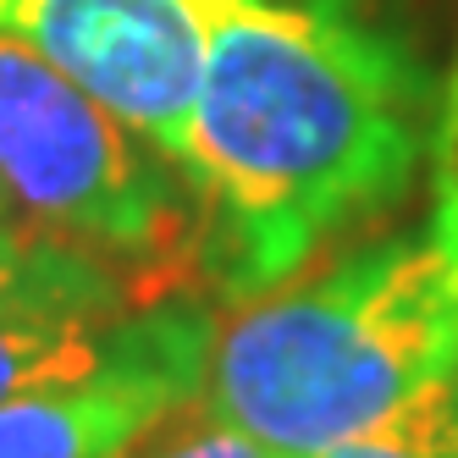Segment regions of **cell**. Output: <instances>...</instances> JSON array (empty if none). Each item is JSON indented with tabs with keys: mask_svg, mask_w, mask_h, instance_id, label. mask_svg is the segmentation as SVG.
<instances>
[{
	"mask_svg": "<svg viewBox=\"0 0 458 458\" xmlns=\"http://www.w3.org/2000/svg\"><path fill=\"white\" fill-rule=\"evenodd\" d=\"M453 376L458 276L431 233H392L216 326L199 409L271 458H315Z\"/></svg>",
	"mask_w": 458,
	"mask_h": 458,
	"instance_id": "7a4b0ae2",
	"label": "cell"
},
{
	"mask_svg": "<svg viewBox=\"0 0 458 458\" xmlns=\"http://www.w3.org/2000/svg\"><path fill=\"white\" fill-rule=\"evenodd\" d=\"M437 249L458 276V67L447 78V94L437 106V133H431V226Z\"/></svg>",
	"mask_w": 458,
	"mask_h": 458,
	"instance_id": "9c48e42d",
	"label": "cell"
},
{
	"mask_svg": "<svg viewBox=\"0 0 458 458\" xmlns=\"http://www.w3.org/2000/svg\"><path fill=\"white\" fill-rule=\"evenodd\" d=\"M133 458H271L259 442H249L243 431H233V425H221L199 409V398H193L188 409H177L160 431H149L139 442Z\"/></svg>",
	"mask_w": 458,
	"mask_h": 458,
	"instance_id": "30bf717a",
	"label": "cell"
},
{
	"mask_svg": "<svg viewBox=\"0 0 458 458\" xmlns=\"http://www.w3.org/2000/svg\"><path fill=\"white\" fill-rule=\"evenodd\" d=\"M122 320V315H116ZM116 320L94 315H0V403L39 381L83 376L106 359Z\"/></svg>",
	"mask_w": 458,
	"mask_h": 458,
	"instance_id": "52a82bcc",
	"label": "cell"
},
{
	"mask_svg": "<svg viewBox=\"0 0 458 458\" xmlns=\"http://www.w3.org/2000/svg\"><path fill=\"white\" fill-rule=\"evenodd\" d=\"M216 320L199 304L122 315L94 370L0 403V458H133L205 386Z\"/></svg>",
	"mask_w": 458,
	"mask_h": 458,
	"instance_id": "5b68a950",
	"label": "cell"
},
{
	"mask_svg": "<svg viewBox=\"0 0 458 458\" xmlns=\"http://www.w3.org/2000/svg\"><path fill=\"white\" fill-rule=\"evenodd\" d=\"M221 6L226 0H0V34L39 50L182 172Z\"/></svg>",
	"mask_w": 458,
	"mask_h": 458,
	"instance_id": "277c9868",
	"label": "cell"
},
{
	"mask_svg": "<svg viewBox=\"0 0 458 458\" xmlns=\"http://www.w3.org/2000/svg\"><path fill=\"white\" fill-rule=\"evenodd\" d=\"M315 458H453V381L420 392L409 409L381 420L376 431L337 442Z\"/></svg>",
	"mask_w": 458,
	"mask_h": 458,
	"instance_id": "ba28073f",
	"label": "cell"
},
{
	"mask_svg": "<svg viewBox=\"0 0 458 458\" xmlns=\"http://www.w3.org/2000/svg\"><path fill=\"white\" fill-rule=\"evenodd\" d=\"M431 133V78L392 34L337 0H226L182 160L205 271L238 304L293 282L403 199Z\"/></svg>",
	"mask_w": 458,
	"mask_h": 458,
	"instance_id": "6da1fadb",
	"label": "cell"
},
{
	"mask_svg": "<svg viewBox=\"0 0 458 458\" xmlns=\"http://www.w3.org/2000/svg\"><path fill=\"white\" fill-rule=\"evenodd\" d=\"M127 282L89 243H72L17 216H0V315H94L116 320Z\"/></svg>",
	"mask_w": 458,
	"mask_h": 458,
	"instance_id": "8992f818",
	"label": "cell"
},
{
	"mask_svg": "<svg viewBox=\"0 0 458 458\" xmlns=\"http://www.w3.org/2000/svg\"><path fill=\"white\" fill-rule=\"evenodd\" d=\"M453 458H458V376H453Z\"/></svg>",
	"mask_w": 458,
	"mask_h": 458,
	"instance_id": "8fae6325",
	"label": "cell"
},
{
	"mask_svg": "<svg viewBox=\"0 0 458 458\" xmlns=\"http://www.w3.org/2000/svg\"><path fill=\"white\" fill-rule=\"evenodd\" d=\"M177 177L94 94L0 34V216L160 266L193 238Z\"/></svg>",
	"mask_w": 458,
	"mask_h": 458,
	"instance_id": "3957f363",
	"label": "cell"
}]
</instances>
